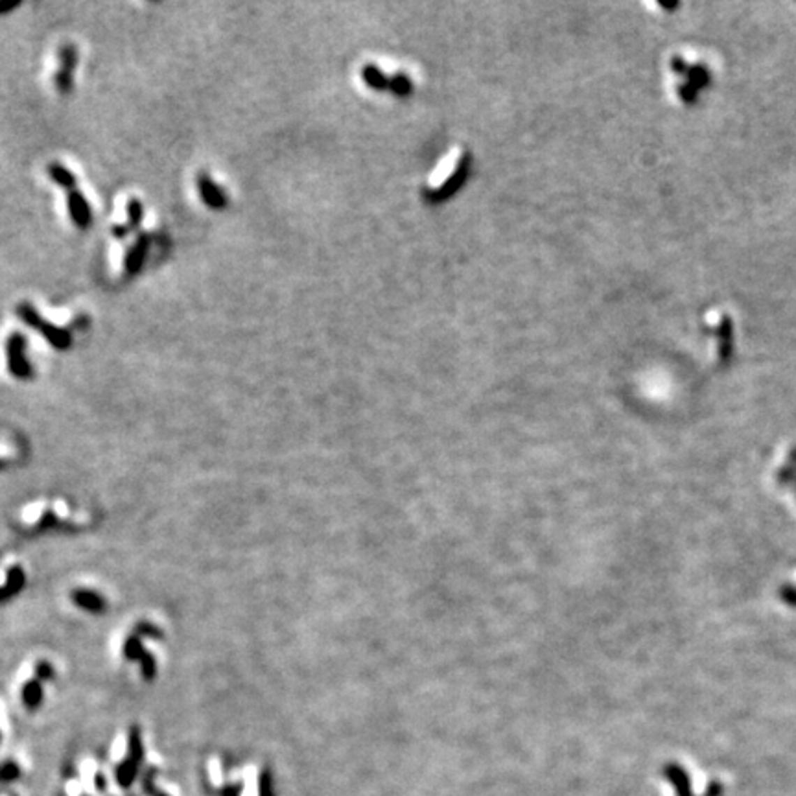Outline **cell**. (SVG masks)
Wrapping results in <instances>:
<instances>
[{
  "label": "cell",
  "instance_id": "1",
  "mask_svg": "<svg viewBox=\"0 0 796 796\" xmlns=\"http://www.w3.org/2000/svg\"><path fill=\"white\" fill-rule=\"evenodd\" d=\"M15 311L17 316L21 317V321L24 323V325H28L30 328L39 332L46 341L50 343L54 348H57V351H66V348L72 345L71 332L66 330V328L56 327V325H52L50 321L43 319L41 314H39L37 308L34 307V304H30V302H21V304L15 308Z\"/></svg>",
  "mask_w": 796,
  "mask_h": 796
},
{
  "label": "cell",
  "instance_id": "2",
  "mask_svg": "<svg viewBox=\"0 0 796 796\" xmlns=\"http://www.w3.org/2000/svg\"><path fill=\"white\" fill-rule=\"evenodd\" d=\"M57 59H59V66H57L56 76H54V83H56V91L61 96H68L74 91V72L78 66V48L72 43H65L59 46L57 50Z\"/></svg>",
  "mask_w": 796,
  "mask_h": 796
},
{
  "label": "cell",
  "instance_id": "3",
  "mask_svg": "<svg viewBox=\"0 0 796 796\" xmlns=\"http://www.w3.org/2000/svg\"><path fill=\"white\" fill-rule=\"evenodd\" d=\"M6 360L11 376L28 380L31 376V363L26 358V337L21 332H13L6 341Z\"/></svg>",
  "mask_w": 796,
  "mask_h": 796
},
{
  "label": "cell",
  "instance_id": "4",
  "mask_svg": "<svg viewBox=\"0 0 796 796\" xmlns=\"http://www.w3.org/2000/svg\"><path fill=\"white\" fill-rule=\"evenodd\" d=\"M66 209H68V216H71L72 223L76 225L78 229H89L92 225V210L85 196L78 189L68 190L66 192Z\"/></svg>",
  "mask_w": 796,
  "mask_h": 796
},
{
  "label": "cell",
  "instance_id": "5",
  "mask_svg": "<svg viewBox=\"0 0 796 796\" xmlns=\"http://www.w3.org/2000/svg\"><path fill=\"white\" fill-rule=\"evenodd\" d=\"M124 656L128 660H135V662H140V668H142V675L144 679L146 680H154L155 673H157V665H155V658L152 656V654L144 649V645L140 643V640H138V636L135 633L129 636L128 640H126V643H124Z\"/></svg>",
  "mask_w": 796,
  "mask_h": 796
},
{
  "label": "cell",
  "instance_id": "6",
  "mask_svg": "<svg viewBox=\"0 0 796 796\" xmlns=\"http://www.w3.org/2000/svg\"><path fill=\"white\" fill-rule=\"evenodd\" d=\"M149 242H152V238H149V235H140L135 240V244L131 245V249L128 251V255H126V273L128 275H137L138 271L142 270L144 262H146V256H148V249H149Z\"/></svg>",
  "mask_w": 796,
  "mask_h": 796
},
{
  "label": "cell",
  "instance_id": "7",
  "mask_svg": "<svg viewBox=\"0 0 796 796\" xmlns=\"http://www.w3.org/2000/svg\"><path fill=\"white\" fill-rule=\"evenodd\" d=\"M198 189H199V194H201V199H203L205 203L209 205L210 209H225V205H227V198H225L223 190H221L218 184H214V181H212L209 175L199 174Z\"/></svg>",
  "mask_w": 796,
  "mask_h": 796
},
{
  "label": "cell",
  "instance_id": "8",
  "mask_svg": "<svg viewBox=\"0 0 796 796\" xmlns=\"http://www.w3.org/2000/svg\"><path fill=\"white\" fill-rule=\"evenodd\" d=\"M71 599L76 607L83 608V610H87L91 614H100L105 610V599L98 592H94V590L76 588V590H72Z\"/></svg>",
  "mask_w": 796,
  "mask_h": 796
},
{
  "label": "cell",
  "instance_id": "9",
  "mask_svg": "<svg viewBox=\"0 0 796 796\" xmlns=\"http://www.w3.org/2000/svg\"><path fill=\"white\" fill-rule=\"evenodd\" d=\"M46 172H48V177H50L56 184H59L61 189H65L66 192L76 189V177H74V174H72L71 170L66 168V166H63V164L50 163L48 164V168H46Z\"/></svg>",
  "mask_w": 796,
  "mask_h": 796
},
{
  "label": "cell",
  "instance_id": "10",
  "mask_svg": "<svg viewBox=\"0 0 796 796\" xmlns=\"http://www.w3.org/2000/svg\"><path fill=\"white\" fill-rule=\"evenodd\" d=\"M22 702L28 709H36L43 702V688L39 680H28L22 686Z\"/></svg>",
  "mask_w": 796,
  "mask_h": 796
},
{
  "label": "cell",
  "instance_id": "11",
  "mask_svg": "<svg viewBox=\"0 0 796 796\" xmlns=\"http://www.w3.org/2000/svg\"><path fill=\"white\" fill-rule=\"evenodd\" d=\"M142 221V203L137 198H131L128 201V229L137 230Z\"/></svg>",
  "mask_w": 796,
  "mask_h": 796
},
{
  "label": "cell",
  "instance_id": "12",
  "mask_svg": "<svg viewBox=\"0 0 796 796\" xmlns=\"http://www.w3.org/2000/svg\"><path fill=\"white\" fill-rule=\"evenodd\" d=\"M135 634H137V636H149V638H161V636H163V634H161V631H159L155 625H152V623H146V621L137 623V627H135Z\"/></svg>",
  "mask_w": 796,
  "mask_h": 796
},
{
  "label": "cell",
  "instance_id": "13",
  "mask_svg": "<svg viewBox=\"0 0 796 796\" xmlns=\"http://www.w3.org/2000/svg\"><path fill=\"white\" fill-rule=\"evenodd\" d=\"M36 679L39 680V682H43V680H52L54 679V669H52V665L48 662H39L36 665Z\"/></svg>",
  "mask_w": 796,
  "mask_h": 796
},
{
  "label": "cell",
  "instance_id": "14",
  "mask_svg": "<svg viewBox=\"0 0 796 796\" xmlns=\"http://www.w3.org/2000/svg\"><path fill=\"white\" fill-rule=\"evenodd\" d=\"M112 235H115V238H126V236L129 235V229L128 225H117V227H112Z\"/></svg>",
  "mask_w": 796,
  "mask_h": 796
}]
</instances>
